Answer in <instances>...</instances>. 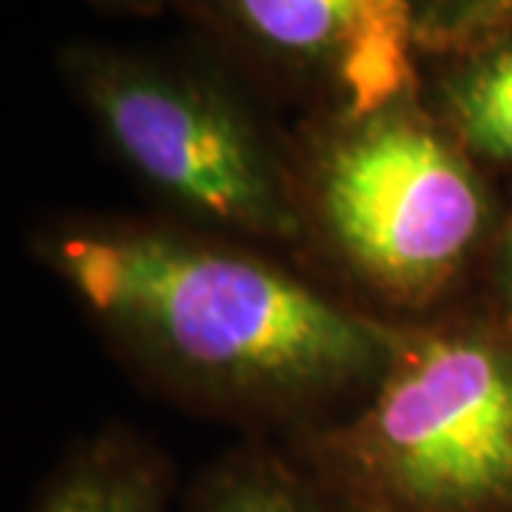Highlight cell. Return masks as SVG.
Segmentation results:
<instances>
[{
    "instance_id": "6da1fadb",
    "label": "cell",
    "mask_w": 512,
    "mask_h": 512,
    "mask_svg": "<svg viewBox=\"0 0 512 512\" xmlns=\"http://www.w3.org/2000/svg\"><path fill=\"white\" fill-rule=\"evenodd\" d=\"M37 254L131 356L239 410L367 393L399 333L239 245L151 222L63 225Z\"/></svg>"
},
{
    "instance_id": "7a4b0ae2",
    "label": "cell",
    "mask_w": 512,
    "mask_h": 512,
    "mask_svg": "<svg viewBox=\"0 0 512 512\" xmlns=\"http://www.w3.org/2000/svg\"><path fill=\"white\" fill-rule=\"evenodd\" d=\"M302 461L356 512H512V353L399 328L362 404Z\"/></svg>"
},
{
    "instance_id": "3957f363",
    "label": "cell",
    "mask_w": 512,
    "mask_h": 512,
    "mask_svg": "<svg viewBox=\"0 0 512 512\" xmlns=\"http://www.w3.org/2000/svg\"><path fill=\"white\" fill-rule=\"evenodd\" d=\"M313 208L333 251L396 302L444 291L484 225L467 157L439 131L384 111L325 154Z\"/></svg>"
},
{
    "instance_id": "277c9868",
    "label": "cell",
    "mask_w": 512,
    "mask_h": 512,
    "mask_svg": "<svg viewBox=\"0 0 512 512\" xmlns=\"http://www.w3.org/2000/svg\"><path fill=\"white\" fill-rule=\"evenodd\" d=\"M86 94L120 157L185 214L248 239L302 231L285 174L217 94L109 60L86 72Z\"/></svg>"
},
{
    "instance_id": "5b68a950",
    "label": "cell",
    "mask_w": 512,
    "mask_h": 512,
    "mask_svg": "<svg viewBox=\"0 0 512 512\" xmlns=\"http://www.w3.org/2000/svg\"><path fill=\"white\" fill-rule=\"evenodd\" d=\"M259 40L333 77L359 120L376 117L410 83L407 0H234Z\"/></svg>"
},
{
    "instance_id": "8992f818",
    "label": "cell",
    "mask_w": 512,
    "mask_h": 512,
    "mask_svg": "<svg viewBox=\"0 0 512 512\" xmlns=\"http://www.w3.org/2000/svg\"><path fill=\"white\" fill-rule=\"evenodd\" d=\"M26 512H174L171 464L146 439L106 430L57 464Z\"/></svg>"
},
{
    "instance_id": "52a82bcc",
    "label": "cell",
    "mask_w": 512,
    "mask_h": 512,
    "mask_svg": "<svg viewBox=\"0 0 512 512\" xmlns=\"http://www.w3.org/2000/svg\"><path fill=\"white\" fill-rule=\"evenodd\" d=\"M185 512H356L299 458L242 447L214 461L185 498Z\"/></svg>"
},
{
    "instance_id": "ba28073f",
    "label": "cell",
    "mask_w": 512,
    "mask_h": 512,
    "mask_svg": "<svg viewBox=\"0 0 512 512\" xmlns=\"http://www.w3.org/2000/svg\"><path fill=\"white\" fill-rule=\"evenodd\" d=\"M450 117L467 146L495 160H512V46L453 80Z\"/></svg>"
},
{
    "instance_id": "9c48e42d",
    "label": "cell",
    "mask_w": 512,
    "mask_h": 512,
    "mask_svg": "<svg viewBox=\"0 0 512 512\" xmlns=\"http://www.w3.org/2000/svg\"><path fill=\"white\" fill-rule=\"evenodd\" d=\"M504 276H507V288L512 296V222L510 231H507V245H504Z\"/></svg>"
}]
</instances>
